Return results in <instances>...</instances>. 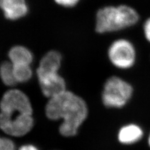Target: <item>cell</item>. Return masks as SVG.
<instances>
[{"instance_id":"6da1fadb","label":"cell","mask_w":150,"mask_h":150,"mask_svg":"<svg viewBox=\"0 0 150 150\" xmlns=\"http://www.w3.org/2000/svg\"><path fill=\"white\" fill-rule=\"evenodd\" d=\"M0 128L13 137L29 133L34 125L33 109L28 97L20 90H11L4 94L0 102Z\"/></svg>"},{"instance_id":"7a4b0ae2","label":"cell","mask_w":150,"mask_h":150,"mask_svg":"<svg viewBox=\"0 0 150 150\" xmlns=\"http://www.w3.org/2000/svg\"><path fill=\"white\" fill-rule=\"evenodd\" d=\"M46 115L51 120L63 119L59 132L64 137L76 135L88 116L86 103L73 93L65 91L50 98L45 108Z\"/></svg>"},{"instance_id":"3957f363","label":"cell","mask_w":150,"mask_h":150,"mask_svg":"<svg viewBox=\"0 0 150 150\" xmlns=\"http://www.w3.org/2000/svg\"><path fill=\"white\" fill-rule=\"evenodd\" d=\"M139 21V14L128 4L106 6L100 8L96 16V31L108 33L128 29Z\"/></svg>"},{"instance_id":"277c9868","label":"cell","mask_w":150,"mask_h":150,"mask_svg":"<svg viewBox=\"0 0 150 150\" xmlns=\"http://www.w3.org/2000/svg\"><path fill=\"white\" fill-rule=\"evenodd\" d=\"M134 88L130 83L118 76L106 79L101 94L102 102L109 108L121 109L132 99Z\"/></svg>"},{"instance_id":"5b68a950","label":"cell","mask_w":150,"mask_h":150,"mask_svg":"<svg viewBox=\"0 0 150 150\" xmlns=\"http://www.w3.org/2000/svg\"><path fill=\"white\" fill-rule=\"evenodd\" d=\"M137 55L134 45L126 38L115 40L108 50L110 63L120 70H129L133 68L137 63Z\"/></svg>"},{"instance_id":"8992f818","label":"cell","mask_w":150,"mask_h":150,"mask_svg":"<svg viewBox=\"0 0 150 150\" xmlns=\"http://www.w3.org/2000/svg\"><path fill=\"white\" fill-rule=\"evenodd\" d=\"M37 76L45 96L51 98L66 91L64 79L59 76L58 73L37 71Z\"/></svg>"},{"instance_id":"52a82bcc","label":"cell","mask_w":150,"mask_h":150,"mask_svg":"<svg viewBox=\"0 0 150 150\" xmlns=\"http://www.w3.org/2000/svg\"><path fill=\"white\" fill-rule=\"evenodd\" d=\"M0 8L5 18L10 20H19L28 12L26 0H0Z\"/></svg>"},{"instance_id":"ba28073f","label":"cell","mask_w":150,"mask_h":150,"mask_svg":"<svg viewBox=\"0 0 150 150\" xmlns=\"http://www.w3.org/2000/svg\"><path fill=\"white\" fill-rule=\"evenodd\" d=\"M143 130L137 124L129 123L122 126L118 133V139L124 144L137 143L143 137Z\"/></svg>"},{"instance_id":"9c48e42d","label":"cell","mask_w":150,"mask_h":150,"mask_svg":"<svg viewBox=\"0 0 150 150\" xmlns=\"http://www.w3.org/2000/svg\"><path fill=\"white\" fill-rule=\"evenodd\" d=\"M62 55L57 51H50L41 59L37 71L58 73L62 64Z\"/></svg>"},{"instance_id":"30bf717a","label":"cell","mask_w":150,"mask_h":150,"mask_svg":"<svg viewBox=\"0 0 150 150\" xmlns=\"http://www.w3.org/2000/svg\"><path fill=\"white\" fill-rule=\"evenodd\" d=\"M10 62L14 65H30L33 59L31 51L22 46H14L9 50L8 53Z\"/></svg>"},{"instance_id":"8fae6325","label":"cell","mask_w":150,"mask_h":150,"mask_svg":"<svg viewBox=\"0 0 150 150\" xmlns=\"http://www.w3.org/2000/svg\"><path fill=\"white\" fill-rule=\"evenodd\" d=\"M0 78L6 86H12L17 84L13 71V66L11 62H4L0 65Z\"/></svg>"},{"instance_id":"7c38bea8","label":"cell","mask_w":150,"mask_h":150,"mask_svg":"<svg viewBox=\"0 0 150 150\" xmlns=\"http://www.w3.org/2000/svg\"><path fill=\"white\" fill-rule=\"evenodd\" d=\"M13 66L14 75L18 83H25L29 81L32 76V70L30 65L18 64Z\"/></svg>"},{"instance_id":"4fadbf2b","label":"cell","mask_w":150,"mask_h":150,"mask_svg":"<svg viewBox=\"0 0 150 150\" xmlns=\"http://www.w3.org/2000/svg\"><path fill=\"white\" fill-rule=\"evenodd\" d=\"M0 150H15V144L9 139L0 137Z\"/></svg>"},{"instance_id":"5bb4252c","label":"cell","mask_w":150,"mask_h":150,"mask_svg":"<svg viewBox=\"0 0 150 150\" xmlns=\"http://www.w3.org/2000/svg\"><path fill=\"white\" fill-rule=\"evenodd\" d=\"M143 32L144 38L150 44V16L145 20L143 25Z\"/></svg>"},{"instance_id":"9a60e30c","label":"cell","mask_w":150,"mask_h":150,"mask_svg":"<svg viewBox=\"0 0 150 150\" xmlns=\"http://www.w3.org/2000/svg\"><path fill=\"white\" fill-rule=\"evenodd\" d=\"M54 1L61 6L70 8L76 5L79 0H54Z\"/></svg>"},{"instance_id":"2e32d148","label":"cell","mask_w":150,"mask_h":150,"mask_svg":"<svg viewBox=\"0 0 150 150\" xmlns=\"http://www.w3.org/2000/svg\"><path fill=\"white\" fill-rule=\"evenodd\" d=\"M19 150H38L35 146H33L31 144H27L24 145V146H21Z\"/></svg>"},{"instance_id":"e0dca14e","label":"cell","mask_w":150,"mask_h":150,"mask_svg":"<svg viewBox=\"0 0 150 150\" xmlns=\"http://www.w3.org/2000/svg\"><path fill=\"white\" fill-rule=\"evenodd\" d=\"M148 144H149V146H150V133H149V137H148Z\"/></svg>"}]
</instances>
